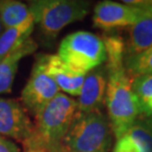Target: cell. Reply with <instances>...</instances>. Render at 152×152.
Returning a JSON list of instances; mask_svg holds the SVG:
<instances>
[{
	"instance_id": "8",
	"label": "cell",
	"mask_w": 152,
	"mask_h": 152,
	"mask_svg": "<svg viewBox=\"0 0 152 152\" xmlns=\"http://www.w3.org/2000/svg\"><path fill=\"white\" fill-rule=\"evenodd\" d=\"M121 3L140 7L136 22L130 26L126 56H135L152 48V0H124Z\"/></svg>"
},
{
	"instance_id": "12",
	"label": "cell",
	"mask_w": 152,
	"mask_h": 152,
	"mask_svg": "<svg viewBox=\"0 0 152 152\" xmlns=\"http://www.w3.org/2000/svg\"><path fill=\"white\" fill-rule=\"evenodd\" d=\"M113 152H152V129L142 118L115 141Z\"/></svg>"
},
{
	"instance_id": "13",
	"label": "cell",
	"mask_w": 152,
	"mask_h": 152,
	"mask_svg": "<svg viewBox=\"0 0 152 152\" xmlns=\"http://www.w3.org/2000/svg\"><path fill=\"white\" fill-rule=\"evenodd\" d=\"M37 48L38 45L32 38H29L0 62V94L11 92L20 60L35 53Z\"/></svg>"
},
{
	"instance_id": "15",
	"label": "cell",
	"mask_w": 152,
	"mask_h": 152,
	"mask_svg": "<svg viewBox=\"0 0 152 152\" xmlns=\"http://www.w3.org/2000/svg\"><path fill=\"white\" fill-rule=\"evenodd\" d=\"M34 27L35 24H31L18 28L5 29L3 31L0 36V62L31 38Z\"/></svg>"
},
{
	"instance_id": "4",
	"label": "cell",
	"mask_w": 152,
	"mask_h": 152,
	"mask_svg": "<svg viewBox=\"0 0 152 152\" xmlns=\"http://www.w3.org/2000/svg\"><path fill=\"white\" fill-rule=\"evenodd\" d=\"M90 5L85 0H33L28 3L35 24L47 39H56L67 25L84 19Z\"/></svg>"
},
{
	"instance_id": "19",
	"label": "cell",
	"mask_w": 152,
	"mask_h": 152,
	"mask_svg": "<svg viewBox=\"0 0 152 152\" xmlns=\"http://www.w3.org/2000/svg\"><path fill=\"white\" fill-rule=\"evenodd\" d=\"M0 152H20L14 142L0 135Z\"/></svg>"
},
{
	"instance_id": "10",
	"label": "cell",
	"mask_w": 152,
	"mask_h": 152,
	"mask_svg": "<svg viewBox=\"0 0 152 152\" xmlns=\"http://www.w3.org/2000/svg\"><path fill=\"white\" fill-rule=\"evenodd\" d=\"M108 73L105 65L98 66L88 72L78 96V113L102 111L105 105Z\"/></svg>"
},
{
	"instance_id": "16",
	"label": "cell",
	"mask_w": 152,
	"mask_h": 152,
	"mask_svg": "<svg viewBox=\"0 0 152 152\" xmlns=\"http://www.w3.org/2000/svg\"><path fill=\"white\" fill-rule=\"evenodd\" d=\"M107 59L106 67H118L124 65L126 58V42L120 36L111 35L103 38Z\"/></svg>"
},
{
	"instance_id": "14",
	"label": "cell",
	"mask_w": 152,
	"mask_h": 152,
	"mask_svg": "<svg viewBox=\"0 0 152 152\" xmlns=\"http://www.w3.org/2000/svg\"><path fill=\"white\" fill-rule=\"evenodd\" d=\"M0 19L4 30L35 24L28 5L16 0H0Z\"/></svg>"
},
{
	"instance_id": "23",
	"label": "cell",
	"mask_w": 152,
	"mask_h": 152,
	"mask_svg": "<svg viewBox=\"0 0 152 152\" xmlns=\"http://www.w3.org/2000/svg\"><path fill=\"white\" fill-rule=\"evenodd\" d=\"M3 31H4V27H3L2 23H1V19H0V36H1V34L3 33Z\"/></svg>"
},
{
	"instance_id": "11",
	"label": "cell",
	"mask_w": 152,
	"mask_h": 152,
	"mask_svg": "<svg viewBox=\"0 0 152 152\" xmlns=\"http://www.w3.org/2000/svg\"><path fill=\"white\" fill-rule=\"evenodd\" d=\"M42 58L45 71L59 90L72 96H79L86 74L74 71L57 54L42 53Z\"/></svg>"
},
{
	"instance_id": "17",
	"label": "cell",
	"mask_w": 152,
	"mask_h": 152,
	"mask_svg": "<svg viewBox=\"0 0 152 152\" xmlns=\"http://www.w3.org/2000/svg\"><path fill=\"white\" fill-rule=\"evenodd\" d=\"M124 67L130 78L152 74V48L135 56H126Z\"/></svg>"
},
{
	"instance_id": "7",
	"label": "cell",
	"mask_w": 152,
	"mask_h": 152,
	"mask_svg": "<svg viewBox=\"0 0 152 152\" xmlns=\"http://www.w3.org/2000/svg\"><path fill=\"white\" fill-rule=\"evenodd\" d=\"M34 134V123L25 108L14 99L0 98V135L16 139L24 146Z\"/></svg>"
},
{
	"instance_id": "1",
	"label": "cell",
	"mask_w": 152,
	"mask_h": 152,
	"mask_svg": "<svg viewBox=\"0 0 152 152\" xmlns=\"http://www.w3.org/2000/svg\"><path fill=\"white\" fill-rule=\"evenodd\" d=\"M106 67V66H105ZM108 82L105 105L115 138L126 133L141 115V106L132 86L124 65L107 68Z\"/></svg>"
},
{
	"instance_id": "22",
	"label": "cell",
	"mask_w": 152,
	"mask_h": 152,
	"mask_svg": "<svg viewBox=\"0 0 152 152\" xmlns=\"http://www.w3.org/2000/svg\"><path fill=\"white\" fill-rule=\"evenodd\" d=\"M50 152H68L66 151L65 149H63V148L60 146V144L58 145V146H56V148H53V149H51Z\"/></svg>"
},
{
	"instance_id": "9",
	"label": "cell",
	"mask_w": 152,
	"mask_h": 152,
	"mask_svg": "<svg viewBox=\"0 0 152 152\" xmlns=\"http://www.w3.org/2000/svg\"><path fill=\"white\" fill-rule=\"evenodd\" d=\"M139 13L140 7L105 0L99 2L94 8L93 25L105 31L130 27L136 22Z\"/></svg>"
},
{
	"instance_id": "5",
	"label": "cell",
	"mask_w": 152,
	"mask_h": 152,
	"mask_svg": "<svg viewBox=\"0 0 152 152\" xmlns=\"http://www.w3.org/2000/svg\"><path fill=\"white\" fill-rule=\"evenodd\" d=\"M57 56L71 69L82 74L101 66L107 59L103 39L85 31L66 36L60 42Z\"/></svg>"
},
{
	"instance_id": "18",
	"label": "cell",
	"mask_w": 152,
	"mask_h": 152,
	"mask_svg": "<svg viewBox=\"0 0 152 152\" xmlns=\"http://www.w3.org/2000/svg\"><path fill=\"white\" fill-rule=\"evenodd\" d=\"M132 86L140 106H142L152 97V74L132 78Z\"/></svg>"
},
{
	"instance_id": "6",
	"label": "cell",
	"mask_w": 152,
	"mask_h": 152,
	"mask_svg": "<svg viewBox=\"0 0 152 152\" xmlns=\"http://www.w3.org/2000/svg\"><path fill=\"white\" fill-rule=\"evenodd\" d=\"M59 92L58 86L45 71L42 53L37 54L30 78L21 93L25 110L35 118Z\"/></svg>"
},
{
	"instance_id": "3",
	"label": "cell",
	"mask_w": 152,
	"mask_h": 152,
	"mask_svg": "<svg viewBox=\"0 0 152 152\" xmlns=\"http://www.w3.org/2000/svg\"><path fill=\"white\" fill-rule=\"evenodd\" d=\"M112 134L110 121L103 111L77 112L60 146L68 152H109Z\"/></svg>"
},
{
	"instance_id": "21",
	"label": "cell",
	"mask_w": 152,
	"mask_h": 152,
	"mask_svg": "<svg viewBox=\"0 0 152 152\" xmlns=\"http://www.w3.org/2000/svg\"><path fill=\"white\" fill-rule=\"evenodd\" d=\"M140 118H143V120L145 121V123H146L148 126L152 129V115L151 117H140Z\"/></svg>"
},
{
	"instance_id": "20",
	"label": "cell",
	"mask_w": 152,
	"mask_h": 152,
	"mask_svg": "<svg viewBox=\"0 0 152 152\" xmlns=\"http://www.w3.org/2000/svg\"><path fill=\"white\" fill-rule=\"evenodd\" d=\"M24 152H48V151L42 147H31V148H27V149L24 150Z\"/></svg>"
},
{
	"instance_id": "2",
	"label": "cell",
	"mask_w": 152,
	"mask_h": 152,
	"mask_svg": "<svg viewBox=\"0 0 152 152\" xmlns=\"http://www.w3.org/2000/svg\"><path fill=\"white\" fill-rule=\"evenodd\" d=\"M77 101L59 92L35 117V134L24 148L42 147L50 152L61 144L76 117Z\"/></svg>"
}]
</instances>
